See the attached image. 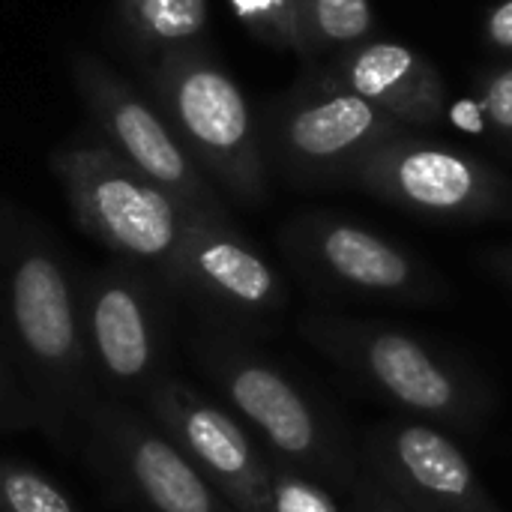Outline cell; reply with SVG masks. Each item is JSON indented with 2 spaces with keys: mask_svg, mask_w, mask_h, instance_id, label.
<instances>
[{
  "mask_svg": "<svg viewBox=\"0 0 512 512\" xmlns=\"http://www.w3.org/2000/svg\"><path fill=\"white\" fill-rule=\"evenodd\" d=\"M0 342L54 441L84 432L99 402L87 360L78 279L54 240L18 210H0Z\"/></svg>",
  "mask_w": 512,
  "mask_h": 512,
  "instance_id": "6da1fadb",
  "label": "cell"
},
{
  "mask_svg": "<svg viewBox=\"0 0 512 512\" xmlns=\"http://www.w3.org/2000/svg\"><path fill=\"white\" fill-rule=\"evenodd\" d=\"M192 354L228 411L252 429L276 465L348 498L360 474L357 447L315 393L225 327H207Z\"/></svg>",
  "mask_w": 512,
  "mask_h": 512,
  "instance_id": "7a4b0ae2",
  "label": "cell"
},
{
  "mask_svg": "<svg viewBox=\"0 0 512 512\" xmlns=\"http://www.w3.org/2000/svg\"><path fill=\"white\" fill-rule=\"evenodd\" d=\"M300 333L357 384L414 420L474 435L492 414L486 384L459 360L408 330L369 318L309 315Z\"/></svg>",
  "mask_w": 512,
  "mask_h": 512,
  "instance_id": "3957f363",
  "label": "cell"
},
{
  "mask_svg": "<svg viewBox=\"0 0 512 512\" xmlns=\"http://www.w3.org/2000/svg\"><path fill=\"white\" fill-rule=\"evenodd\" d=\"M150 99L216 189L246 207L267 201V150L252 105L201 45L153 60Z\"/></svg>",
  "mask_w": 512,
  "mask_h": 512,
  "instance_id": "277c9868",
  "label": "cell"
},
{
  "mask_svg": "<svg viewBox=\"0 0 512 512\" xmlns=\"http://www.w3.org/2000/svg\"><path fill=\"white\" fill-rule=\"evenodd\" d=\"M78 228L171 291L186 228L195 213L153 186L102 138H75L51 156Z\"/></svg>",
  "mask_w": 512,
  "mask_h": 512,
  "instance_id": "5b68a950",
  "label": "cell"
},
{
  "mask_svg": "<svg viewBox=\"0 0 512 512\" xmlns=\"http://www.w3.org/2000/svg\"><path fill=\"white\" fill-rule=\"evenodd\" d=\"M405 123L339 84L327 69L288 90L264 120V150L294 183L351 180L354 168Z\"/></svg>",
  "mask_w": 512,
  "mask_h": 512,
  "instance_id": "8992f818",
  "label": "cell"
},
{
  "mask_svg": "<svg viewBox=\"0 0 512 512\" xmlns=\"http://www.w3.org/2000/svg\"><path fill=\"white\" fill-rule=\"evenodd\" d=\"M165 285L114 261L78 276V309L96 390L108 399H141L168 375Z\"/></svg>",
  "mask_w": 512,
  "mask_h": 512,
  "instance_id": "52a82bcc",
  "label": "cell"
},
{
  "mask_svg": "<svg viewBox=\"0 0 512 512\" xmlns=\"http://www.w3.org/2000/svg\"><path fill=\"white\" fill-rule=\"evenodd\" d=\"M69 69L87 114L99 129V138L120 159H126L138 174L168 192L189 213L228 219L219 189L195 165L150 93L132 87L117 69L90 51H72Z\"/></svg>",
  "mask_w": 512,
  "mask_h": 512,
  "instance_id": "ba28073f",
  "label": "cell"
},
{
  "mask_svg": "<svg viewBox=\"0 0 512 512\" xmlns=\"http://www.w3.org/2000/svg\"><path fill=\"white\" fill-rule=\"evenodd\" d=\"M348 183L426 219L486 222L512 216V183L501 171L465 150L408 132L378 144Z\"/></svg>",
  "mask_w": 512,
  "mask_h": 512,
  "instance_id": "9c48e42d",
  "label": "cell"
},
{
  "mask_svg": "<svg viewBox=\"0 0 512 512\" xmlns=\"http://www.w3.org/2000/svg\"><path fill=\"white\" fill-rule=\"evenodd\" d=\"M84 435L114 492L141 512H240L132 402L99 396Z\"/></svg>",
  "mask_w": 512,
  "mask_h": 512,
  "instance_id": "30bf717a",
  "label": "cell"
},
{
  "mask_svg": "<svg viewBox=\"0 0 512 512\" xmlns=\"http://www.w3.org/2000/svg\"><path fill=\"white\" fill-rule=\"evenodd\" d=\"M282 246L303 279L330 294L429 303L444 291L417 255L345 216L306 213L285 225Z\"/></svg>",
  "mask_w": 512,
  "mask_h": 512,
  "instance_id": "8fae6325",
  "label": "cell"
},
{
  "mask_svg": "<svg viewBox=\"0 0 512 512\" xmlns=\"http://www.w3.org/2000/svg\"><path fill=\"white\" fill-rule=\"evenodd\" d=\"M141 408L237 510L270 512L276 462L228 408L174 375H165Z\"/></svg>",
  "mask_w": 512,
  "mask_h": 512,
  "instance_id": "7c38bea8",
  "label": "cell"
},
{
  "mask_svg": "<svg viewBox=\"0 0 512 512\" xmlns=\"http://www.w3.org/2000/svg\"><path fill=\"white\" fill-rule=\"evenodd\" d=\"M171 291L189 297L225 330L264 327L288 303L285 282L273 264L231 225V219L219 216H192Z\"/></svg>",
  "mask_w": 512,
  "mask_h": 512,
  "instance_id": "4fadbf2b",
  "label": "cell"
},
{
  "mask_svg": "<svg viewBox=\"0 0 512 512\" xmlns=\"http://www.w3.org/2000/svg\"><path fill=\"white\" fill-rule=\"evenodd\" d=\"M360 468L417 512H504L453 435L423 420H384L357 444Z\"/></svg>",
  "mask_w": 512,
  "mask_h": 512,
  "instance_id": "5bb4252c",
  "label": "cell"
},
{
  "mask_svg": "<svg viewBox=\"0 0 512 512\" xmlns=\"http://www.w3.org/2000/svg\"><path fill=\"white\" fill-rule=\"evenodd\" d=\"M327 72L402 123L429 126L447 114V84L441 72L405 42L372 36L333 57Z\"/></svg>",
  "mask_w": 512,
  "mask_h": 512,
  "instance_id": "9a60e30c",
  "label": "cell"
},
{
  "mask_svg": "<svg viewBox=\"0 0 512 512\" xmlns=\"http://www.w3.org/2000/svg\"><path fill=\"white\" fill-rule=\"evenodd\" d=\"M117 30L123 42L147 60L168 51L198 45L207 21V0H114Z\"/></svg>",
  "mask_w": 512,
  "mask_h": 512,
  "instance_id": "2e32d148",
  "label": "cell"
},
{
  "mask_svg": "<svg viewBox=\"0 0 512 512\" xmlns=\"http://www.w3.org/2000/svg\"><path fill=\"white\" fill-rule=\"evenodd\" d=\"M378 30L372 0H303V57H339Z\"/></svg>",
  "mask_w": 512,
  "mask_h": 512,
  "instance_id": "e0dca14e",
  "label": "cell"
},
{
  "mask_svg": "<svg viewBox=\"0 0 512 512\" xmlns=\"http://www.w3.org/2000/svg\"><path fill=\"white\" fill-rule=\"evenodd\" d=\"M0 512H78V507L30 462L0 456Z\"/></svg>",
  "mask_w": 512,
  "mask_h": 512,
  "instance_id": "ac0fdd59",
  "label": "cell"
},
{
  "mask_svg": "<svg viewBox=\"0 0 512 512\" xmlns=\"http://www.w3.org/2000/svg\"><path fill=\"white\" fill-rule=\"evenodd\" d=\"M228 6L258 42L303 54V0H228Z\"/></svg>",
  "mask_w": 512,
  "mask_h": 512,
  "instance_id": "d6986e66",
  "label": "cell"
},
{
  "mask_svg": "<svg viewBox=\"0 0 512 512\" xmlns=\"http://www.w3.org/2000/svg\"><path fill=\"white\" fill-rule=\"evenodd\" d=\"M270 512H348V507L342 498L312 483L309 477L291 468L273 465Z\"/></svg>",
  "mask_w": 512,
  "mask_h": 512,
  "instance_id": "ffe728a7",
  "label": "cell"
},
{
  "mask_svg": "<svg viewBox=\"0 0 512 512\" xmlns=\"http://www.w3.org/2000/svg\"><path fill=\"white\" fill-rule=\"evenodd\" d=\"M474 96L486 114L489 132L512 144V63L483 75Z\"/></svg>",
  "mask_w": 512,
  "mask_h": 512,
  "instance_id": "44dd1931",
  "label": "cell"
},
{
  "mask_svg": "<svg viewBox=\"0 0 512 512\" xmlns=\"http://www.w3.org/2000/svg\"><path fill=\"white\" fill-rule=\"evenodd\" d=\"M24 426H36V417L0 342V432L24 429Z\"/></svg>",
  "mask_w": 512,
  "mask_h": 512,
  "instance_id": "7402d4cb",
  "label": "cell"
},
{
  "mask_svg": "<svg viewBox=\"0 0 512 512\" xmlns=\"http://www.w3.org/2000/svg\"><path fill=\"white\" fill-rule=\"evenodd\" d=\"M345 507L348 512H417L399 495H393L378 477H372L366 468H360L357 483L351 486V492L345 498Z\"/></svg>",
  "mask_w": 512,
  "mask_h": 512,
  "instance_id": "603a6c76",
  "label": "cell"
},
{
  "mask_svg": "<svg viewBox=\"0 0 512 512\" xmlns=\"http://www.w3.org/2000/svg\"><path fill=\"white\" fill-rule=\"evenodd\" d=\"M483 42L512 54V0H498L483 18Z\"/></svg>",
  "mask_w": 512,
  "mask_h": 512,
  "instance_id": "cb8c5ba5",
  "label": "cell"
},
{
  "mask_svg": "<svg viewBox=\"0 0 512 512\" xmlns=\"http://www.w3.org/2000/svg\"><path fill=\"white\" fill-rule=\"evenodd\" d=\"M444 120H453L462 132L468 135H483L489 132V123H486V114L477 102V96L465 99V102H456V105H447V114Z\"/></svg>",
  "mask_w": 512,
  "mask_h": 512,
  "instance_id": "d4e9b609",
  "label": "cell"
},
{
  "mask_svg": "<svg viewBox=\"0 0 512 512\" xmlns=\"http://www.w3.org/2000/svg\"><path fill=\"white\" fill-rule=\"evenodd\" d=\"M486 264H489V270H492L498 279H504V282H510L512 285V249L492 252V255L486 258Z\"/></svg>",
  "mask_w": 512,
  "mask_h": 512,
  "instance_id": "484cf974",
  "label": "cell"
}]
</instances>
